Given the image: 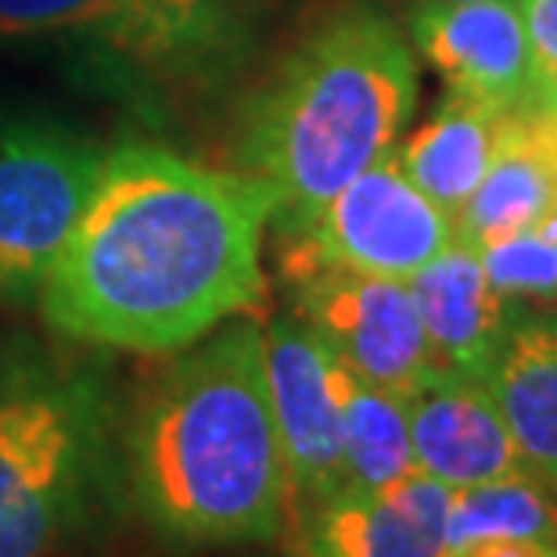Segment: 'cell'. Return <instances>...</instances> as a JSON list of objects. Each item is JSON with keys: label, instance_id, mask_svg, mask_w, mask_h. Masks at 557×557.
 <instances>
[{"label": "cell", "instance_id": "6da1fadb", "mask_svg": "<svg viewBox=\"0 0 557 557\" xmlns=\"http://www.w3.org/2000/svg\"><path fill=\"white\" fill-rule=\"evenodd\" d=\"M274 195L159 145L104 151L101 173L37 292L47 327L87 346L181 352L263 306Z\"/></svg>", "mask_w": 557, "mask_h": 557}, {"label": "cell", "instance_id": "7a4b0ae2", "mask_svg": "<svg viewBox=\"0 0 557 557\" xmlns=\"http://www.w3.org/2000/svg\"><path fill=\"white\" fill-rule=\"evenodd\" d=\"M123 471L137 515L165 540L281 536L288 475L259 320L220 324L148 377L123 421Z\"/></svg>", "mask_w": 557, "mask_h": 557}, {"label": "cell", "instance_id": "3957f363", "mask_svg": "<svg viewBox=\"0 0 557 557\" xmlns=\"http://www.w3.org/2000/svg\"><path fill=\"white\" fill-rule=\"evenodd\" d=\"M418 109V58L374 4L346 8L292 47L238 104L234 170L274 195L277 234L299 231L352 176L396 151Z\"/></svg>", "mask_w": 557, "mask_h": 557}, {"label": "cell", "instance_id": "277c9868", "mask_svg": "<svg viewBox=\"0 0 557 557\" xmlns=\"http://www.w3.org/2000/svg\"><path fill=\"white\" fill-rule=\"evenodd\" d=\"M98 371L40 349L0 352V557H51L109 468Z\"/></svg>", "mask_w": 557, "mask_h": 557}, {"label": "cell", "instance_id": "5b68a950", "mask_svg": "<svg viewBox=\"0 0 557 557\" xmlns=\"http://www.w3.org/2000/svg\"><path fill=\"white\" fill-rule=\"evenodd\" d=\"M267 0H109L76 47L90 69L148 109L198 104L242 76Z\"/></svg>", "mask_w": 557, "mask_h": 557}, {"label": "cell", "instance_id": "8992f818", "mask_svg": "<svg viewBox=\"0 0 557 557\" xmlns=\"http://www.w3.org/2000/svg\"><path fill=\"white\" fill-rule=\"evenodd\" d=\"M104 151L51 115L0 112V302L37 299L94 191Z\"/></svg>", "mask_w": 557, "mask_h": 557}, {"label": "cell", "instance_id": "52a82bcc", "mask_svg": "<svg viewBox=\"0 0 557 557\" xmlns=\"http://www.w3.org/2000/svg\"><path fill=\"white\" fill-rule=\"evenodd\" d=\"M277 263L295 317L346 371L403 396L435 371L407 281L327 267L292 248H281Z\"/></svg>", "mask_w": 557, "mask_h": 557}, {"label": "cell", "instance_id": "ba28073f", "mask_svg": "<svg viewBox=\"0 0 557 557\" xmlns=\"http://www.w3.org/2000/svg\"><path fill=\"white\" fill-rule=\"evenodd\" d=\"M281 248L302 252L317 263L357 270V274L410 281L457 238L454 216L438 209L403 173L393 156L331 195L299 231L277 234Z\"/></svg>", "mask_w": 557, "mask_h": 557}, {"label": "cell", "instance_id": "9c48e42d", "mask_svg": "<svg viewBox=\"0 0 557 557\" xmlns=\"http://www.w3.org/2000/svg\"><path fill=\"white\" fill-rule=\"evenodd\" d=\"M267 388L288 475V518L284 532L338 490H346L342 468V377L346 367L299 317H277L263 327Z\"/></svg>", "mask_w": 557, "mask_h": 557}, {"label": "cell", "instance_id": "30bf717a", "mask_svg": "<svg viewBox=\"0 0 557 557\" xmlns=\"http://www.w3.org/2000/svg\"><path fill=\"white\" fill-rule=\"evenodd\" d=\"M410 44L446 83V90L500 112L536 104L521 0L413 4Z\"/></svg>", "mask_w": 557, "mask_h": 557}, {"label": "cell", "instance_id": "8fae6325", "mask_svg": "<svg viewBox=\"0 0 557 557\" xmlns=\"http://www.w3.org/2000/svg\"><path fill=\"white\" fill-rule=\"evenodd\" d=\"M449 493L421 471L382 490H338L292 532L295 557H443Z\"/></svg>", "mask_w": 557, "mask_h": 557}, {"label": "cell", "instance_id": "7c38bea8", "mask_svg": "<svg viewBox=\"0 0 557 557\" xmlns=\"http://www.w3.org/2000/svg\"><path fill=\"white\" fill-rule=\"evenodd\" d=\"M407 421L413 468L446 490H468L525 468L482 377L435 367L407 393Z\"/></svg>", "mask_w": 557, "mask_h": 557}, {"label": "cell", "instance_id": "4fadbf2b", "mask_svg": "<svg viewBox=\"0 0 557 557\" xmlns=\"http://www.w3.org/2000/svg\"><path fill=\"white\" fill-rule=\"evenodd\" d=\"M407 288L418 306L435 367L485 382L507 327L525 306L496 292L479 252L457 238L429 267H421Z\"/></svg>", "mask_w": 557, "mask_h": 557}, {"label": "cell", "instance_id": "5bb4252c", "mask_svg": "<svg viewBox=\"0 0 557 557\" xmlns=\"http://www.w3.org/2000/svg\"><path fill=\"white\" fill-rule=\"evenodd\" d=\"M557 212V112L529 104L507 115L490 170L454 216L457 242L485 248Z\"/></svg>", "mask_w": 557, "mask_h": 557}, {"label": "cell", "instance_id": "9a60e30c", "mask_svg": "<svg viewBox=\"0 0 557 557\" xmlns=\"http://www.w3.org/2000/svg\"><path fill=\"white\" fill-rule=\"evenodd\" d=\"M485 388L521 465L557 490V317L521 310L496 349Z\"/></svg>", "mask_w": 557, "mask_h": 557}, {"label": "cell", "instance_id": "2e32d148", "mask_svg": "<svg viewBox=\"0 0 557 557\" xmlns=\"http://www.w3.org/2000/svg\"><path fill=\"white\" fill-rule=\"evenodd\" d=\"M511 112L482 104L465 94L446 90L438 109L407 145L396 148L403 173L429 195L438 209L457 216L500 145L504 123Z\"/></svg>", "mask_w": 557, "mask_h": 557}, {"label": "cell", "instance_id": "e0dca14e", "mask_svg": "<svg viewBox=\"0 0 557 557\" xmlns=\"http://www.w3.org/2000/svg\"><path fill=\"white\" fill-rule=\"evenodd\" d=\"M496 540H532L557 547V490L536 471L518 468L511 475L449 493L443 554Z\"/></svg>", "mask_w": 557, "mask_h": 557}, {"label": "cell", "instance_id": "ac0fdd59", "mask_svg": "<svg viewBox=\"0 0 557 557\" xmlns=\"http://www.w3.org/2000/svg\"><path fill=\"white\" fill-rule=\"evenodd\" d=\"M342 468L352 490H382L410 475V421L407 396L371 385L346 371L342 377Z\"/></svg>", "mask_w": 557, "mask_h": 557}, {"label": "cell", "instance_id": "d6986e66", "mask_svg": "<svg viewBox=\"0 0 557 557\" xmlns=\"http://www.w3.org/2000/svg\"><path fill=\"white\" fill-rule=\"evenodd\" d=\"M475 252L490 284L507 299H557V212Z\"/></svg>", "mask_w": 557, "mask_h": 557}, {"label": "cell", "instance_id": "ffe728a7", "mask_svg": "<svg viewBox=\"0 0 557 557\" xmlns=\"http://www.w3.org/2000/svg\"><path fill=\"white\" fill-rule=\"evenodd\" d=\"M109 0H0V51L69 37L79 44Z\"/></svg>", "mask_w": 557, "mask_h": 557}, {"label": "cell", "instance_id": "44dd1931", "mask_svg": "<svg viewBox=\"0 0 557 557\" xmlns=\"http://www.w3.org/2000/svg\"><path fill=\"white\" fill-rule=\"evenodd\" d=\"M529 51H532V90L536 104L557 112V0H521Z\"/></svg>", "mask_w": 557, "mask_h": 557}, {"label": "cell", "instance_id": "7402d4cb", "mask_svg": "<svg viewBox=\"0 0 557 557\" xmlns=\"http://www.w3.org/2000/svg\"><path fill=\"white\" fill-rule=\"evenodd\" d=\"M443 557H557V547L532 543V540H496V543H475V547H465Z\"/></svg>", "mask_w": 557, "mask_h": 557}, {"label": "cell", "instance_id": "603a6c76", "mask_svg": "<svg viewBox=\"0 0 557 557\" xmlns=\"http://www.w3.org/2000/svg\"><path fill=\"white\" fill-rule=\"evenodd\" d=\"M413 4H475V0H413Z\"/></svg>", "mask_w": 557, "mask_h": 557}]
</instances>
